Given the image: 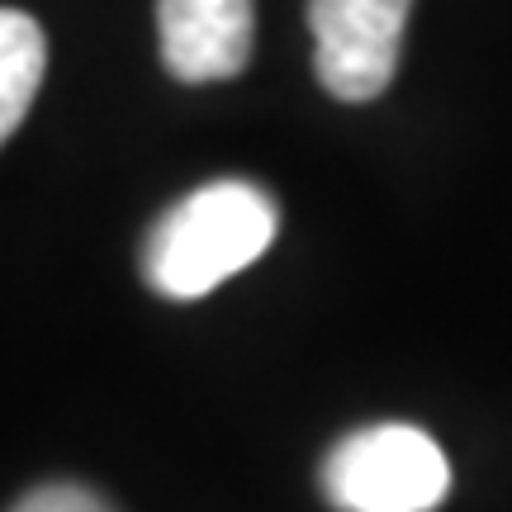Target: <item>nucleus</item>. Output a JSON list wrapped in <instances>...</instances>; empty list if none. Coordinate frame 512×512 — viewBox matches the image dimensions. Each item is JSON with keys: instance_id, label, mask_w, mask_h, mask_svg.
I'll list each match as a JSON object with an SVG mask.
<instances>
[{"instance_id": "obj_5", "label": "nucleus", "mask_w": 512, "mask_h": 512, "mask_svg": "<svg viewBox=\"0 0 512 512\" xmlns=\"http://www.w3.org/2000/svg\"><path fill=\"white\" fill-rule=\"evenodd\" d=\"M48 67V38L34 15L0 10V138H15Z\"/></svg>"}, {"instance_id": "obj_1", "label": "nucleus", "mask_w": 512, "mask_h": 512, "mask_svg": "<svg viewBox=\"0 0 512 512\" xmlns=\"http://www.w3.org/2000/svg\"><path fill=\"white\" fill-rule=\"evenodd\" d=\"M280 233V209L252 181H209L176 200L143 242V280L162 299L190 304L247 271Z\"/></svg>"}, {"instance_id": "obj_4", "label": "nucleus", "mask_w": 512, "mask_h": 512, "mask_svg": "<svg viewBox=\"0 0 512 512\" xmlns=\"http://www.w3.org/2000/svg\"><path fill=\"white\" fill-rule=\"evenodd\" d=\"M252 0H157L162 67L185 86L233 81L252 62Z\"/></svg>"}, {"instance_id": "obj_6", "label": "nucleus", "mask_w": 512, "mask_h": 512, "mask_svg": "<svg viewBox=\"0 0 512 512\" xmlns=\"http://www.w3.org/2000/svg\"><path fill=\"white\" fill-rule=\"evenodd\" d=\"M10 512H114L110 503L81 484H43L34 494H24Z\"/></svg>"}, {"instance_id": "obj_2", "label": "nucleus", "mask_w": 512, "mask_h": 512, "mask_svg": "<svg viewBox=\"0 0 512 512\" xmlns=\"http://www.w3.org/2000/svg\"><path fill=\"white\" fill-rule=\"evenodd\" d=\"M318 484L337 512H432L451 494V465L422 427L375 422L332 446Z\"/></svg>"}, {"instance_id": "obj_3", "label": "nucleus", "mask_w": 512, "mask_h": 512, "mask_svg": "<svg viewBox=\"0 0 512 512\" xmlns=\"http://www.w3.org/2000/svg\"><path fill=\"white\" fill-rule=\"evenodd\" d=\"M413 0H309L313 72L332 100H375L394 81Z\"/></svg>"}]
</instances>
